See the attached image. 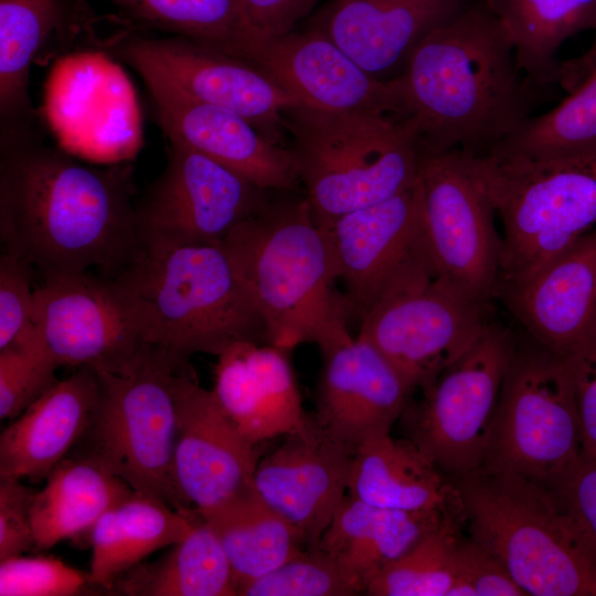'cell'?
<instances>
[{
	"label": "cell",
	"mask_w": 596,
	"mask_h": 596,
	"mask_svg": "<svg viewBox=\"0 0 596 596\" xmlns=\"http://www.w3.org/2000/svg\"><path fill=\"white\" fill-rule=\"evenodd\" d=\"M130 26L185 38L256 65L268 41L242 0H107Z\"/></svg>",
	"instance_id": "obj_30"
},
{
	"label": "cell",
	"mask_w": 596,
	"mask_h": 596,
	"mask_svg": "<svg viewBox=\"0 0 596 596\" xmlns=\"http://www.w3.org/2000/svg\"><path fill=\"white\" fill-rule=\"evenodd\" d=\"M56 363L29 336L0 349V418L14 419L53 387Z\"/></svg>",
	"instance_id": "obj_37"
},
{
	"label": "cell",
	"mask_w": 596,
	"mask_h": 596,
	"mask_svg": "<svg viewBox=\"0 0 596 596\" xmlns=\"http://www.w3.org/2000/svg\"><path fill=\"white\" fill-rule=\"evenodd\" d=\"M545 487L576 542L596 565V457L581 454Z\"/></svg>",
	"instance_id": "obj_39"
},
{
	"label": "cell",
	"mask_w": 596,
	"mask_h": 596,
	"mask_svg": "<svg viewBox=\"0 0 596 596\" xmlns=\"http://www.w3.org/2000/svg\"><path fill=\"white\" fill-rule=\"evenodd\" d=\"M200 515L227 556L237 592L306 550L292 526L254 486Z\"/></svg>",
	"instance_id": "obj_32"
},
{
	"label": "cell",
	"mask_w": 596,
	"mask_h": 596,
	"mask_svg": "<svg viewBox=\"0 0 596 596\" xmlns=\"http://www.w3.org/2000/svg\"><path fill=\"white\" fill-rule=\"evenodd\" d=\"M519 337L491 321L475 343L409 402L400 417L404 438L445 475L481 468L503 380Z\"/></svg>",
	"instance_id": "obj_10"
},
{
	"label": "cell",
	"mask_w": 596,
	"mask_h": 596,
	"mask_svg": "<svg viewBox=\"0 0 596 596\" xmlns=\"http://www.w3.org/2000/svg\"><path fill=\"white\" fill-rule=\"evenodd\" d=\"M513 46L517 62L535 85H560L562 44L587 30L596 32V0H483Z\"/></svg>",
	"instance_id": "obj_31"
},
{
	"label": "cell",
	"mask_w": 596,
	"mask_h": 596,
	"mask_svg": "<svg viewBox=\"0 0 596 596\" xmlns=\"http://www.w3.org/2000/svg\"><path fill=\"white\" fill-rule=\"evenodd\" d=\"M31 266L4 252L0 258V349L24 338L32 329L34 291Z\"/></svg>",
	"instance_id": "obj_42"
},
{
	"label": "cell",
	"mask_w": 596,
	"mask_h": 596,
	"mask_svg": "<svg viewBox=\"0 0 596 596\" xmlns=\"http://www.w3.org/2000/svg\"><path fill=\"white\" fill-rule=\"evenodd\" d=\"M575 390L582 454L596 457V331L563 358Z\"/></svg>",
	"instance_id": "obj_44"
},
{
	"label": "cell",
	"mask_w": 596,
	"mask_h": 596,
	"mask_svg": "<svg viewBox=\"0 0 596 596\" xmlns=\"http://www.w3.org/2000/svg\"><path fill=\"white\" fill-rule=\"evenodd\" d=\"M132 171L99 168L47 142L39 121L0 127V236L42 275L114 277L139 237Z\"/></svg>",
	"instance_id": "obj_1"
},
{
	"label": "cell",
	"mask_w": 596,
	"mask_h": 596,
	"mask_svg": "<svg viewBox=\"0 0 596 596\" xmlns=\"http://www.w3.org/2000/svg\"><path fill=\"white\" fill-rule=\"evenodd\" d=\"M63 12V0H0V127L38 120L31 65Z\"/></svg>",
	"instance_id": "obj_34"
},
{
	"label": "cell",
	"mask_w": 596,
	"mask_h": 596,
	"mask_svg": "<svg viewBox=\"0 0 596 596\" xmlns=\"http://www.w3.org/2000/svg\"><path fill=\"white\" fill-rule=\"evenodd\" d=\"M417 183L423 238L435 275L492 304L499 290L502 237L496 212L462 156L419 143Z\"/></svg>",
	"instance_id": "obj_12"
},
{
	"label": "cell",
	"mask_w": 596,
	"mask_h": 596,
	"mask_svg": "<svg viewBox=\"0 0 596 596\" xmlns=\"http://www.w3.org/2000/svg\"><path fill=\"white\" fill-rule=\"evenodd\" d=\"M448 596H528L507 568L469 535L455 556V584Z\"/></svg>",
	"instance_id": "obj_41"
},
{
	"label": "cell",
	"mask_w": 596,
	"mask_h": 596,
	"mask_svg": "<svg viewBox=\"0 0 596 596\" xmlns=\"http://www.w3.org/2000/svg\"><path fill=\"white\" fill-rule=\"evenodd\" d=\"M97 391L95 371L78 368L15 417L0 436V479H46L86 433Z\"/></svg>",
	"instance_id": "obj_25"
},
{
	"label": "cell",
	"mask_w": 596,
	"mask_h": 596,
	"mask_svg": "<svg viewBox=\"0 0 596 596\" xmlns=\"http://www.w3.org/2000/svg\"><path fill=\"white\" fill-rule=\"evenodd\" d=\"M36 490L18 479H0V562L35 551L32 503Z\"/></svg>",
	"instance_id": "obj_43"
},
{
	"label": "cell",
	"mask_w": 596,
	"mask_h": 596,
	"mask_svg": "<svg viewBox=\"0 0 596 596\" xmlns=\"http://www.w3.org/2000/svg\"><path fill=\"white\" fill-rule=\"evenodd\" d=\"M498 297L525 334L567 355L596 331V227Z\"/></svg>",
	"instance_id": "obj_23"
},
{
	"label": "cell",
	"mask_w": 596,
	"mask_h": 596,
	"mask_svg": "<svg viewBox=\"0 0 596 596\" xmlns=\"http://www.w3.org/2000/svg\"><path fill=\"white\" fill-rule=\"evenodd\" d=\"M473 0H326L307 19L381 81L397 77L414 49Z\"/></svg>",
	"instance_id": "obj_22"
},
{
	"label": "cell",
	"mask_w": 596,
	"mask_h": 596,
	"mask_svg": "<svg viewBox=\"0 0 596 596\" xmlns=\"http://www.w3.org/2000/svg\"><path fill=\"white\" fill-rule=\"evenodd\" d=\"M134 490L98 462L66 456L36 491L32 503L35 551L71 540L89 543L100 517Z\"/></svg>",
	"instance_id": "obj_28"
},
{
	"label": "cell",
	"mask_w": 596,
	"mask_h": 596,
	"mask_svg": "<svg viewBox=\"0 0 596 596\" xmlns=\"http://www.w3.org/2000/svg\"><path fill=\"white\" fill-rule=\"evenodd\" d=\"M461 156L503 226L499 289L522 283L596 227V153Z\"/></svg>",
	"instance_id": "obj_6"
},
{
	"label": "cell",
	"mask_w": 596,
	"mask_h": 596,
	"mask_svg": "<svg viewBox=\"0 0 596 596\" xmlns=\"http://www.w3.org/2000/svg\"><path fill=\"white\" fill-rule=\"evenodd\" d=\"M581 454L570 371L563 358L525 334L505 373L480 469L547 486Z\"/></svg>",
	"instance_id": "obj_9"
},
{
	"label": "cell",
	"mask_w": 596,
	"mask_h": 596,
	"mask_svg": "<svg viewBox=\"0 0 596 596\" xmlns=\"http://www.w3.org/2000/svg\"><path fill=\"white\" fill-rule=\"evenodd\" d=\"M464 510L441 522L387 565L366 589L370 596H448L455 584L456 549L462 536Z\"/></svg>",
	"instance_id": "obj_36"
},
{
	"label": "cell",
	"mask_w": 596,
	"mask_h": 596,
	"mask_svg": "<svg viewBox=\"0 0 596 596\" xmlns=\"http://www.w3.org/2000/svg\"><path fill=\"white\" fill-rule=\"evenodd\" d=\"M57 366L113 370L147 342L111 280L85 273H50L34 291L28 334Z\"/></svg>",
	"instance_id": "obj_16"
},
{
	"label": "cell",
	"mask_w": 596,
	"mask_h": 596,
	"mask_svg": "<svg viewBox=\"0 0 596 596\" xmlns=\"http://www.w3.org/2000/svg\"><path fill=\"white\" fill-rule=\"evenodd\" d=\"M223 245L262 313L267 343L287 351L315 343L322 352L351 337L330 237L306 198L266 200Z\"/></svg>",
	"instance_id": "obj_4"
},
{
	"label": "cell",
	"mask_w": 596,
	"mask_h": 596,
	"mask_svg": "<svg viewBox=\"0 0 596 596\" xmlns=\"http://www.w3.org/2000/svg\"><path fill=\"white\" fill-rule=\"evenodd\" d=\"M490 153L535 159L596 153V73L554 108L530 117Z\"/></svg>",
	"instance_id": "obj_35"
},
{
	"label": "cell",
	"mask_w": 596,
	"mask_h": 596,
	"mask_svg": "<svg viewBox=\"0 0 596 596\" xmlns=\"http://www.w3.org/2000/svg\"><path fill=\"white\" fill-rule=\"evenodd\" d=\"M288 352L270 343L243 341L217 355L212 392L255 445L301 430L310 421L302 409Z\"/></svg>",
	"instance_id": "obj_24"
},
{
	"label": "cell",
	"mask_w": 596,
	"mask_h": 596,
	"mask_svg": "<svg viewBox=\"0 0 596 596\" xmlns=\"http://www.w3.org/2000/svg\"><path fill=\"white\" fill-rule=\"evenodd\" d=\"M299 104L327 111H375L404 118L397 78L381 81L326 35L311 30L269 38L258 61Z\"/></svg>",
	"instance_id": "obj_21"
},
{
	"label": "cell",
	"mask_w": 596,
	"mask_h": 596,
	"mask_svg": "<svg viewBox=\"0 0 596 596\" xmlns=\"http://www.w3.org/2000/svg\"><path fill=\"white\" fill-rule=\"evenodd\" d=\"M596 73V32L589 49L579 57L563 61L561 86L571 92Z\"/></svg>",
	"instance_id": "obj_46"
},
{
	"label": "cell",
	"mask_w": 596,
	"mask_h": 596,
	"mask_svg": "<svg viewBox=\"0 0 596 596\" xmlns=\"http://www.w3.org/2000/svg\"><path fill=\"white\" fill-rule=\"evenodd\" d=\"M492 304L425 274L383 297L362 318L372 343L414 390H423L464 354L493 320Z\"/></svg>",
	"instance_id": "obj_11"
},
{
	"label": "cell",
	"mask_w": 596,
	"mask_h": 596,
	"mask_svg": "<svg viewBox=\"0 0 596 596\" xmlns=\"http://www.w3.org/2000/svg\"><path fill=\"white\" fill-rule=\"evenodd\" d=\"M135 202L139 241L221 244L267 200L265 190L179 142Z\"/></svg>",
	"instance_id": "obj_14"
},
{
	"label": "cell",
	"mask_w": 596,
	"mask_h": 596,
	"mask_svg": "<svg viewBox=\"0 0 596 596\" xmlns=\"http://www.w3.org/2000/svg\"><path fill=\"white\" fill-rule=\"evenodd\" d=\"M419 143L467 157L490 153L546 99L483 0L430 32L396 77Z\"/></svg>",
	"instance_id": "obj_2"
},
{
	"label": "cell",
	"mask_w": 596,
	"mask_h": 596,
	"mask_svg": "<svg viewBox=\"0 0 596 596\" xmlns=\"http://www.w3.org/2000/svg\"><path fill=\"white\" fill-rule=\"evenodd\" d=\"M109 592L128 596L237 595L227 556L199 514L184 539L162 557L124 573Z\"/></svg>",
	"instance_id": "obj_33"
},
{
	"label": "cell",
	"mask_w": 596,
	"mask_h": 596,
	"mask_svg": "<svg viewBox=\"0 0 596 596\" xmlns=\"http://www.w3.org/2000/svg\"><path fill=\"white\" fill-rule=\"evenodd\" d=\"M469 536L533 596H596V565L581 549L547 488L478 469L451 478Z\"/></svg>",
	"instance_id": "obj_8"
},
{
	"label": "cell",
	"mask_w": 596,
	"mask_h": 596,
	"mask_svg": "<svg viewBox=\"0 0 596 596\" xmlns=\"http://www.w3.org/2000/svg\"><path fill=\"white\" fill-rule=\"evenodd\" d=\"M323 366L311 418L329 438L355 454L390 434L414 390L368 340L356 336L321 352Z\"/></svg>",
	"instance_id": "obj_18"
},
{
	"label": "cell",
	"mask_w": 596,
	"mask_h": 596,
	"mask_svg": "<svg viewBox=\"0 0 596 596\" xmlns=\"http://www.w3.org/2000/svg\"><path fill=\"white\" fill-rule=\"evenodd\" d=\"M198 517L194 510L179 511L134 490L108 509L92 532L89 584L109 592L146 556L184 539Z\"/></svg>",
	"instance_id": "obj_29"
},
{
	"label": "cell",
	"mask_w": 596,
	"mask_h": 596,
	"mask_svg": "<svg viewBox=\"0 0 596 596\" xmlns=\"http://www.w3.org/2000/svg\"><path fill=\"white\" fill-rule=\"evenodd\" d=\"M113 40L110 51L142 81H156L198 102L230 109L285 145L283 111L299 103L256 65L182 36H150L132 26Z\"/></svg>",
	"instance_id": "obj_13"
},
{
	"label": "cell",
	"mask_w": 596,
	"mask_h": 596,
	"mask_svg": "<svg viewBox=\"0 0 596 596\" xmlns=\"http://www.w3.org/2000/svg\"><path fill=\"white\" fill-rule=\"evenodd\" d=\"M354 454L313 423L286 436L259 459L253 486L295 530L306 549H315L348 493Z\"/></svg>",
	"instance_id": "obj_19"
},
{
	"label": "cell",
	"mask_w": 596,
	"mask_h": 596,
	"mask_svg": "<svg viewBox=\"0 0 596 596\" xmlns=\"http://www.w3.org/2000/svg\"><path fill=\"white\" fill-rule=\"evenodd\" d=\"M446 513L385 509L347 493L315 549L334 563L356 595L366 593L374 578Z\"/></svg>",
	"instance_id": "obj_26"
},
{
	"label": "cell",
	"mask_w": 596,
	"mask_h": 596,
	"mask_svg": "<svg viewBox=\"0 0 596 596\" xmlns=\"http://www.w3.org/2000/svg\"><path fill=\"white\" fill-rule=\"evenodd\" d=\"M348 493L380 508L449 512L462 508L454 480L411 440L390 434L354 454Z\"/></svg>",
	"instance_id": "obj_27"
},
{
	"label": "cell",
	"mask_w": 596,
	"mask_h": 596,
	"mask_svg": "<svg viewBox=\"0 0 596 596\" xmlns=\"http://www.w3.org/2000/svg\"><path fill=\"white\" fill-rule=\"evenodd\" d=\"M326 230L344 299L360 319L398 286L435 274L423 238L417 180L384 201L338 217Z\"/></svg>",
	"instance_id": "obj_15"
},
{
	"label": "cell",
	"mask_w": 596,
	"mask_h": 596,
	"mask_svg": "<svg viewBox=\"0 0 596 596\" xmlns=\"http://www.w3.org/2000/svg\"><path fill=\"white\" fill-rule=\"evenodd\" d=\"M241 596H353L334 563L318 549H306L269 573L243 585Z\"/></svg>",
	"instance_id": "obj_38"
},
{
	"label": "cell",
	"mask_w": 596,
	"mask_h": 596,
	"mask_svg": "<svg viewBox=\"0 0 596 596\" xmlns=\"http://www.w3.org/2000/svg\"><path fill=\"white\" fill-rule=\"evenodd\" d=\"M109 279L142 340L179 356L267 343L262 313L223 243L139 241Z\"/></svg>",
	"instance_id": "obj_3"
},
{
	"label": "cell",
	"mask_w": 596,
	"mask_h": 596,
	"mask_svg": "<svg viewBox=\"0 0 596 596\" xmlns=\"http://www.w3.org/2000/svg\"><path fill=\"white\" fill-rule=\"evenodd\" d=\"M174 396V481L183 504L203 514L253 487L259 448L200 384L189 361L175 375Z\"/></svg>",
	"instance_id": "obj_17"
},
{
	"label": "cell",
	"mask_w": 596,
	"mask_h": 596,
	"mask_svg": "<svg viewBox=\"0 0 596 596\" xmlns=\"http://www.w3.org/2000/svg\"><path fill=\"white\" fill-rule=\"evenodd\" d=\"M256 26L268 38L296 30L321 0H242Z\"/></svg>",
	"instance_id": "obj_45"
},
{
	"label": "cell",
	"mask_w": 596,
	"mask_h": 596,
	"mask_svg": "<svg viewBox=\"0 0 596 596\" xmlns=\"http://www.w3.org/2000/svg\"><path fill=\"white\" fill-rule=\"evenodd\" d=\"M188 360L146 343L120 366L94 370L97 400L76 445L77 455L98 462L132 490L179 511L190 509L180 499L173 473L174 380Z\"/></svg>",
	"instance_id": "obj_7"
},
{
	"label": "cell",
	"mask_w": 596,
	"mask_h": 596,
	"mask_svg": "<svg viewBox=\"0 0 596 596\" xmlns=\"http://www.w3.org/2000/svg\"><path fill=\"white\" fill-rule=\"evenodd\" d=\"M153 118L167 139L237 172L265 191H295L300 182L291 150L241 115L198 102L156 81H143Z\"/></svg>",
	"instance_id": "obj_20"
},
{
	"label": "cell",
	"mask_w": 596,
	"mask_h": 596,
	"mask_svg": "<svg viewBox=\"0 0 596 596\" xmlns=\"http://www.w3.org/2000/svg\"><path fill=\"white\" fill-rule=\"evenodd\" d=\"M283 124L305 198L323 228L417 180L419 139L405 118L295 104L284 109Z\"/></svg>",
	"instance_id": "obj_5"
},
{
	"label": "cell",
	"mask_w": 596,
	"mask_h": 596,
	"mask_svg": "<svg viewBox=\"0 0 596 596\" xmlns=\"http://www.w3.org/2000/svg\"><path fill=\"white\" fill-rule=\"evenodd\" d=\"M87 585L88 573L55 557L20 555L0 562V596H71Z\"/></svg>",
	"instance_id": "obj_40"
}]
</instances>
